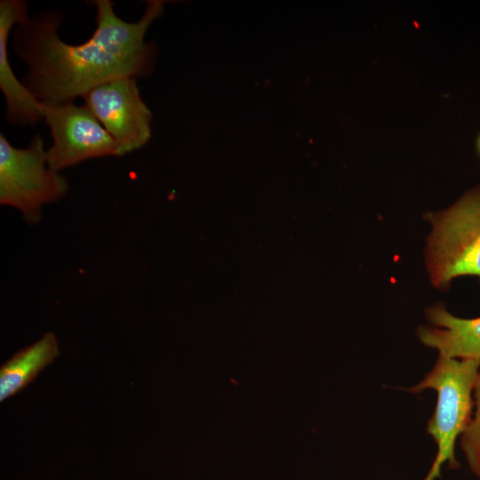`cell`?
<instances>
[{"label":"cell","mask_w":480,"mask_h":480,"mask_svg":"<svg viewBox=\"0 0 480 480\" xmlns=\"http://www.w3.org/2000/svg\"><path fill=\"white\" fill-rule=\"evenodd\" d=\"M92 4L96 28L80 44L60 38L62 16L59 11L28 16L16 26L12 48L28 67L22 84L39 101H73L106 82L143 77L151 72L154 45L145 41V36L162 12L163 3L148 1L144 14L135 22L117 16L110 0Z\"/></svg>","instance_id":"cell-1"},{"label":"cell","mask_w":480,"mask_h":480,"mask_svg":"<svg viewBox=\"0 0 480 480\" xmlns=\"http://www.w3.org/2000/svg\"><path fill=\"white\" fill-rule=\"evenodd\" d=\"M479 368L480 362L476 360L439 356L433 369L410 389L412 393L425 389L437 393L436 406L427 427L428 434L437 445V452L424 480L439 477L444 463L452 469L460 467L454 453L455 442L472 419V394Z\"/></svg>","instance_id":"cell-2"},{"label":"cell","mask_w":480,"mask_h":480,"mask_svg":"<svg viewBox=\"0 0 480 480\" xmlns=\"http://www.w3.org/2000/svg\"><path fill=\"white\" fill-rule=\"evenodd\" d=\"M428 219L433 229L426 258L432 284L445 288L458 276L480 279V186Z\"/></svg>","instance_id":"cell-3"},{"label":"cell","mask_w":480,"mask_h":480,"mask_svg":"<svg viewBox=\"0 0 480 480\" xmlns=\"http://www.w3.org/2000/svg\"><path fill=\"white\" fill-rule=\"evenodd\" d=\"M46 150L40 134L20 148L0 133V204L20 211L29 224L38 223L43 206L69 189L67 179L48 165Z\"/></svg>","instance_id":"cell-4"},{"label":"cell","mask_w":480,"mask_h":480,"mask_svg":"<svg viewBox=\"0 0 480 480\" xmlns=\"http://www.w3.org/2000/svg\"><path fill=\"white\" fill-rule=\"evenodd\" d=\"M41 103L52 139L46 150L52 169L60 172L88 159L118 156L116 143L84 105Z\"/></svg>","instance_id":"cell-5"},{"label":"cell","mask_w":480,"mask_h":480,"mask_svg":"<svg viewBox=\"0 0 480 480\" xmlns=\"http://www.w3.org/2000/svg\"><path fill=\"white\" fill-rule=\"evenodd\" d=\"M84 106L118 147V156L140 149L151 137L152 114L143 101L137 78L125 76L101 84L85 93Z\"/></svg>","instance_id":"cell-6"},{"label":"cell","mask_w":480,"mask_h":480,"mask_svg":"<svg viewBox=\"0 0 480 480\" xmlns=\"http://www.w3.org/2000/svg\"><path fill=\"white\" fill-rule=\"evenodd\" d=\"M28 16L25 1H0V89L6 102L5 118L11 124L18 125H34L44 119L41 101L18 80L8 56L10 34Z\"/></svg>","instance_id":"cell-7"},{"label":"cell","mask_w":480,"mask_h":480,"mask_svg":"<svg viewBox=\"0 0 480 480\" xmlns=\"http://www.w3.org/2000/svg\"><path fill=\"white\" fill-rule=\"evenodd\" d=\"M426 316L434 326L418 329L425 346L436 349L441 356L480 362V317L460 318L440 304L428 308Z\"/></svg>","instance_id":"cell-8"},{"label":"cell","mask_w":480,"mask_h":480,"mask_svg":"<svg viewBox=\"0 0 480 480\" xmlns=\"http://www.w3.org/2000/svg\"><path fill=\"white\" fill-rule=\"evenodd\" d=\"M59 355L58 339L50 332L15 353L0 368V401L26 388Z\"/></svg>","instance_id":"cell-9"},{"label":"cell","mask_w":480,"mask_h":480,"mask_svg":"<svg viewBox=\"0 0 480 480\" xmlns=\"http://www.w3.org/2000/svg\"><path fill=\"white\" fill-rule=\"evenodd\" d=\"M473 395L476 411L460 436V444L470 471L480 477V369L475 380Z\"/></svg>","instance_id":"cell-10"},{"label":"cell","mask_w":480,"mask_h":480,"mask_svg":"<svg viewBox=\"0 0 480 480\" xmlns=\"http://www.w3.org/2000/svg\"><path fill=\"white\" fill-rule=\"evenodd\" d=\"M476 150H477L478 154L480 155V132L478 133V135L476 137Z\"/></svg>","instance_id":"cell-11"}]
</instances>
